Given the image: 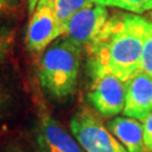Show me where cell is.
Returning a JSON list of instances; mask_svg holds the SVG:
<instances>
[{
	"label": "cell",
	"instance_id": "6da1fadb",
	"mask_svg": "<svg viewBox=\"0 0 152 152\" xmlns=\"http://www.w3.org/2000/svg\"><path fill=\"white\" fill-rule=\"evenodd\" d=\"M147 19L133 14L110 16L98 36L86 48L90 77L113 75L123 82L141 72Z\"/></svg>",
	"mask_w": 152,
	"mask_h": 152
},
{
	"label": "cell",
	"instance_id": "7a4b0ae2",
	"mask_svg": "<svg viewBox=\"0 0 152 152\" xmlns=\"http://www.w3.org/2000/svg\"><path fill=\"white\" fill-rule=\"evenodd\" d=\"M82 48L65 36H60L44 51L38 79L45 96L61 102L77 90Z\"/></svg>",
	"mask_w": 152,
	"mask_h": 152
},
{
	"label": "cell",
	"instance_id": "3957f363",
	"mask_svg": "<svg viewBox=\"0 0 152 152\" xmlns=\"http://www.w3.org/2000/svg\"><path fill=\"white\" fill-rule=\"evenodd\" d=\"M70 129L85 152H127L91 109H78L70 121Z\"/></svg>",
	"mask_w": 152,
	"mask_h": 152
},
{
	"label": "cell",
	"instance_id": "277c9868",
	"mask_svg": "<svg viewBox=\"0 0 152 152\" xmlns=\"http://www.w3.org/2000/svg\"><path fill=\"white\" fill-rule=\"evenodd\" d=\"M62 35L63 29L55 12L54 0H38L26 32L27 50L41 53Z\"/></svg>",
	"mask_w": 152,
	"mask_h": 152
},
{
	"label": "cell",
	"instance_id": "5b68a950",
	"mask_svg": "<svg viewBox=\"0 0 152 152\" xmlns=\"http://www.w3.org/2000/svg\"><path fill=\"white\" fill-rule=\"evenodd\" d=\"M88 103L97 114L112 117L123 112L125 104V82L113 75L90 77Z\"/></svg>",
	"mask_w": 152,
	"mask_h": 152
},
{
	"label": "cell",
	"instance_id": "8992f818",
	"mask_svg": "<svg viewBox=\"0 0 152 152\" xmlns=\"http://www.w3.org/2000/svg\"><path fill=\"white\" fill-rule=\"evenodd\" d=\"M109 18L105 6L94 5L77 11L65 24L64 35L75 44L86 49L98 36Z\"/></svg>",
	"mask_w": 152,
	"mask_h": 152
},
{
	"label": "cell",
	"instance_id": "52a82bcc",
	"mask_svg": "<svg viewBox=\"0 0 152 152\" xmlns=\"http://www.w3.org/2000/svg\"><path fill=\"white\" fill-rule=\"evenodd\" d=\"M37 148L39 152H85L43 106L38 110Z\"/></svg>",
	"mask_w": 152,
	"mask_h": 152
},
{
	"label": "cell",
	"instance_id": "ba28073f",
	"mask_svg": "<svg viewBox=\"0 0 152 152\" xmlns=\"http://www.w3.org/2000/svg\"><path fill=\"white\" fill-rule=\"evenodd\" d=\"M152 112V78L144 72L125 82V104L123 114L137 121L147 118Z\"/></svg>",
	"mask_w": 152,
	"mask_h": 152
},
{
	"label": "cell",
	"instance_id": "9c48e42d",
	"mask_svg": "<svg viewBox=\"0 0 152 152\" xmlns=\"http://www.w3.org/2000/svg\"><path fill=\"white\" fill-rule=\"evenodd\" d=\"M114 136L127 152H148L144 143L143 125L132 117H115L108 124Z\"/></svg>",
	"mask_w": 152,
	"mask_h": 152
},
{
	"label": "cell",
	"instance_id": "30bf717a",
	"mask_svg": "<svg viewBox=\"0 0 152 152\" xmlns=\"http://www.w3.org/2000/svg\"><path fill=\"white\" fill-rule=\"evenodd\" d=\"M91 5H94V2H91L90 0H54L55 12H56L58 19L63 29V35H64L65 24L68 23V20L71 17L73 16L77 11L81 10L83 8Z\"/></svg>",
	"mask_w": 152,
	"mask_h": 152
},
{
	"label": "cell",
	"instance_id": "8fae6325",
	"mask_svg": "<svg viewBox=\"0 0 152 152\" xmlns=\"http://www.w3.org/2000/svg\"><path fill=\"white\" fill-rule=\"evenodd\" d=\"M16 89L12 83L0 75V125L11 113L16 104Z\"/></svg>",
	"mask_w": 152,
	"mask_h": 152
},
{
	"label": "cell",
	"instance_id": "7c38bea8",
	"mask_svg": "<svg viewBox=\"0 0 152 152\" xmlns=\"http://www.w3.org/2000/svg\"><path fill=\"white\" fill-rule=\"evenodd\" d=\"M15 26L11 23L0 18V64L10 54L15 43Z\"/></svg>",
	"mask_w": 152,
	"mask_h": 152
},
{
	"label": "cell",
	"instance_id": "4fadbf2b",
	"mask_svg": "<svg viewBox=\"0 0 152 152\" xmlns=\"http://www.w3.org/2000/svg\"><path fill=\"white\" fill-rule=\"evenodd\" d=\"M102 5L105 7H116L123 10L134 14H142L152 10V0H103Z\"/></svg>",
	"mask_w": 152,
	"mask_h": 152
},
{
	"label": "cell",
	"instance_id": "5bb4252c",
	"mask_svg": "<svg viewBox=\"0 0 152 152\" xmlns=\"http://www.w3.org/2000/svg\"><path fill=\"white\" fill-rule=\"evenodd\" d=\"M141 72L147 73L152 78V23L149 20L145 24L143 49L141 56Z\"/></svg>",
	"mask_w": 152,
	"mask_h": 152
},
{
	"label": "cell",
	"instance_id": "9a60e30c",
	"mask_svg": "<svg viewBox=\"0 0 152 152\" xmlns=\"http://www.w3.org/2000/svg\"><path fill=\"white\" fill-rule=\"evenodd\" d=\"M0 152H37V150L23 139H11L0 148Z\"/></svg>",
	"mask_w": 152,
	"mask_h": 152
},
{
	"label": "cell",
	"instance_id": "2e32d148",
	"mask_svg": "<svg viewBox=\"0 0 152 152\" xmlns=\"http://www.w3.org/2000/svg\"><path fill=\"white\" fill-rule=\"evenodd\" d=\"M143 133L144 143L148 152H152V112L145 120L143 121Z\"/></svg>",
	"mask_w": 152,
	"mask_h": 152
},
{
	"label": "cell",
	"instance_id": "e0dca14e",
	"mask_svg": "<svg viewBox=\"0 0 152 152\" xmlns=\"http://www.w3.org/2000/svg\"><path fill=\"white\" fill-rule=\"evenodd\" d=\"M20 5V0H0V15L9 14L16 10Z\"/></svg>",
	"mask_w": 152,
	"mask_h": 152
},
{
	"label": "cell",
	"instance_id": "ac0fdd59",
	"mask_svg": "<svg viewBox=\"0 0 152 152\" xmlns=\"http://www.w3.org/2000/svg\"><path fill=\"white\" fill-rule=\"evenodd\" d=\"M38 0H27V7H28V11L32 14L33 10L35 9V7L37 5Z\"/></svg>",
	"mask_w": 152,
	"mask_h": 152
},
{
	"label": "cell",
	"instance_id": "d6986e66",
	"mask_svg": "<svg viewBox=\"0 0 152 152\" xmlns=\"http://www.w3.org/2000/svg\"><path fill=\"white\" fill-rule=\"evenodd\" d=\"M90 1L94 2V4H96V5H102V1H103V0H90Z\"/></svg>",
	"mask_w": 152,
	"mask_h": 152
},
{
	"label": "cell",
	"instance_id": "ffe728a7",
	"mask_svg": "<svg viewBox=\"0 0 152 152\" xmlns=\"http://www.w3.org/2000/svg\"><path fill=\"white\" fill-rule=\"evenodd\" d=\"M150 17H151V19H152V11L150 12Z\"/></svg>",
	"mask_w": 152,
	"mask_h": 152
}]
</instances>
